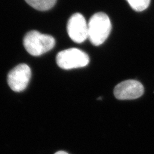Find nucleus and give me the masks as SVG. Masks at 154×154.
Returning <instances> with one entry per match:
<instances>
[{
    "mask_svg": "<svg viewBox=\"0 0 154 154\" xmlns=\"http://www.w3.org/2000/svg\"><path fill=\"white\" fill-rule=\"evenodd\" d=\"M88 38L92 44L99 46L108 38L111 30V23L108 16L103 12L94 14L88 23Z\"/></svg>",
    "mask_w": 154,
    "mask_h": 154,
    "instance_id": "f257e3e1",
    "label": "nucleus"
},
{
    "mask_svg": "<svg viewBox=\"0 0 154 154\" xmlns=\"http://www.w3.org/2000/svg\"><path fill=\"white\" fill-rule=\"evenodd\" d=\"M23 44L25 49L33 56H40L52 49L55 44L52 36L32 30L25 35Z\"/></svg>",
    "mask_w": 154,
    "mask_h": 154,
    "instance_id": "f03ea898",
    "label": "nucleus"
},
{
    "mask_svg": "<svg viewBox=\"0 0 154 154\" xmlns=\"http://www.w3.org/2000/svg\"><path fill=\"white\" fill-rule=\"evenodd\" d=\"M90 62L88 55L77 48H70L59 52L56 62L61 69L70 70L86 66Z\"/></svg>",
    "mask_w": 154,
    "mask_h": 154,
    "instance_id": "7ed1b4c3",
    "label": "nucleus"
},
{
    "mask_svg": "<svg viewBox=\"0 0 154 154\" xmlns=\"http://www.w3.org/2000/svg\"><path fill=\"white\" fill-rule=\"evenodd\" d=\"M31 75L32 72L29 66L25 63L18 65L8 73V85L14 91L21 92L28 86Z\"/></svg>",
    "mask_w": 154,
    "mask_h": 154,
    "instance_id": "20e7f679",
    "label": "nucleus"
},
{
    "mask_svg": "<svg viewBox=\"0 0 154 154\" xmlns=\"http://www.w3.org/2000/svg\"><path fill=\"white\" fill-rule=\"evenodd\" d=\"M67 31L70 38L76 43H82L88 38V24L80 13H75L69 18Z\"/></svg>",
    "mask_w": 154,
    "mask_h": 154,
    "instance_id": "39448f33",
    "label": "nucleus"
},
{
    "mask_svg": "<svg viewBox=\"0 0 154 154\" xmlns=\"http://www.w3.org/2000/svg\"><path fill=\"white\" fill-rule=\"evenodd\" d=\"M143 85L138 81L129 79L119 83L116 86L114 94L119 100H132L139 98L144 93Z\"/></svg>",
    "mask_w": 154,
    "mask_h": 154,
    "instance_id": "423d86ee",
    "label": "nucleus"
},
{
    "mask_svg": "<svg viewBox=\"0 0 154 154\" xmlns=\"http://www.w3.org/2000/svg\"><path fill=\"white\" fill-rule=\"evenodd\" d=\"M33 8L40 11H46L51 9L55 5L57 0H25Z\"/></svg>",
    "mask_w": 154,
    "mask_h": 154,
    "instance_id": "0eeeda50",
    "label": "nucleus"
},
{
    "mask_svg": "<svg viewBox=\"0 0 154 154\" xmlns=\"http://www.w3.org/2000/svg\"><path fill=\"white\" fill-rule=\"evenodd\" d=\"M133 10L142 11L149 7L151 0H126Z\"/></svg>",
    "mask_w": 154,
    "mask_h": 154,
    "instance_id": "6e6552de",
    "label": "nucleus"
},
{
    "mask_svg": "<svg viewBox=\"0 0 154 154\" xmlns=\"http://www.w3.org/2000/svg\"><path fill=\"white\" fill-rule=\"evenodd\" d=\"M54 154H69L67 152H66L65 151H58L56 153Z\"/></svg>",
    "mask_w": 154,
    "mask_h": 154,
    "instance_id": "1a4fd4ad",
    "label": "nucleus"
}]
</instances>
